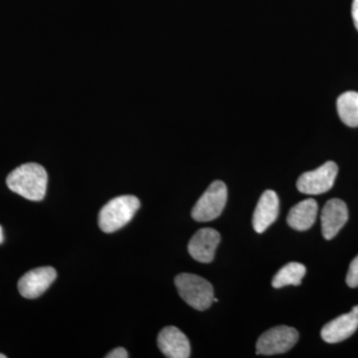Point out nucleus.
I'll return each mask as SVG.
<instances>
[{"mask_svg": "<svg viewBox=\"0 0 358 358\" xmlns=\"http://www.w3.org/2000/svg\"><path fill=\"white\" fill-rule=\"evenodd\" d=\"M57 278L52 267H40L23 275L18 282V291L25 299H36L43 294Z\"/></svg>", "mask_w": 358, "mask_h": 358, "instance_id": "nucleus-7", "label": "nucleus"}, {"mask_svg": "<svg viewBox=\"0 0 358 358\" xmlns=\"http://www.w3.org/2000/svg\"><path fill=\"white\" fill-rule=\"evenodd\" d=\"M107 358H128V352L124 348H117L106 355Z\"/></svg>", "mask_w": 358, "mask_h": 358, "instance_id": "nucleus-17", "label": "nucleus"}, {"mask_svg": "<svg viewBox=\"0 0 358 358\" xmlns=\"http://www.w3.org/2000/svg\"><path fill=\"white\" fill-rule=\"evenodd\" d=\"M157 345L169 358H188L192 352L187 336L176 327H164L159 334Z\"/></svg>", "mask_w": 358, "mask_h": 358, "instance_id": "nucleus-11", "label": "nucleus"}, {"mask_svg": "<svg viewBox=\"0 0 358 358\" xmlns=\"http://www.w3.org/2000/svg\"><path fill=\"white\" fill-rule=\"evenodd\" d=\"M317 206L315 199H306L300 203L294 205L289 212L287 222L289 227L298 231H306L313 227L317 220Z\"/></svg>", "mask_w": 358, "mask_h": 358, "instance_id": "nucleus-13", "label": "nucleus"}, {"mask_svg": "<svg viewBox=\"0 0 358 358\" xmlns=\"http://www.w3.org/2000/svg\"><path fill=\"white\" fill-rule=\"evenodd\" d=\"M322 231L324 239L331 240L338 235L348 220V206L343 200H329L322 211Z\"/></svg>", "mask_w": 358, "mask_h": 358, "instance_id": "nucleus-10", "label": "nucleus"}, {"mask_svg": "<svg viewBox=\"0 0 358 358\" xmlns=\"http://www.w3.org/2000/svg\"><path fill=\"white\" fill-rule=\"evenodd\" d=\"M227 186L223 181L212 182L192 211V218L199 222H208L222 214L227 202Z\"/></svg>", "mask_w": 358, "mask_h": 358, "instance_id": "nucleus-4", "label": "nucleus"}, {"mask_svg": "<svg viewBox=\"0 0 358 358\" xmlns=\"http://www.w3.org/2000/svg\"><path fill=\"white\" fill-rule=\"evenodd\" d=\"M6 185L11 192L31 201H41L46 194L48 174L43 166L30 162L9 173Z\"/></svg>", "mask_w": 358, "mask_h": 358, "instance_id": "nucleus-1", "label": "nucleus"}, {"mask_svg": "<svg viewBox=\"0 0 358 358\" xmlns=\"http://www.w3.org/2000/svg\"><path fill=\"white\" fill-rule=\"evenodd\" d=\"M221 241L218 231L203 228L193 235L188 243V252L194 260L200 263H210L215 256L216 249Z\"/></svg>", "mask_w": 358, "mask_h": 358, "instance_id": "nucleus-8", "label": "nucleus"}, {"mask_svg": "<svg viewBox=\"0 0 358 358\" xmlns=\"http://www.w3.org/2000/svg\"><path fill=\"white\" fill-rule=\"evenodd\" d=\"M4 236H3V231H2L1 226H0V244L3 242Z\"/></svg>", "mask_w": 358, "mask_h": 358, "instance_id": "nucleus-19", "label": "nucleus"}, {"mask_svg": "<svg viewBox=\"0 0 358 358\" xmlns=\"http://www.w3.org/2000/svg\"><path fill=\"white\" fill-rule=\"evenodd\" d=\"M141 207L138 197L122 195L110 200L101 209L99 226L105 233H114L127 225Z\"/></svg>", "mask_w": 358, "mask_h": 358, "instance_id": "nucleus-2", "label": "nucleus"}, {"mask_svg": "<svg viewBox=\"0 0 358 358\" xmlns=\"http://www.w3.org/2000/svg\"><path fill=\"white\" fill-rule=\"evenodd\" d=\"M358 329V306L345 315L331 320L322 327V338L327 343H338L350 338Z\"/></svg>", "mask_w": 358, "mask_h": 358, "instance_id": "nucleus-9", "label": "nucleus"}, {"mask_svg": "<svg viewBox=\"0 0 358 358\" xmlns=\"http://www.w3.org/2000/svg\"><path fill=\"white\" fill-rule=\"evenodd\" d=\"M306 273L307 270L303 264L296 262L287 264L275 274L272 281L273 287L275 289H281L289 285L300 286Z\"/></svg>", "mask_w": 358, "mask_h": 358, "instance_id": "nucleus-15", "label": "nucleus"}, {"mask_svg": "<svg viewBox=\"0 0 358 358\" xmlns=\"http://www.w3.org/2000/svg\"><path fill=\"white\" fill-rule=\"evenodd\" d=\"M174 282L179 296L190 307L197 310H205L211 307L214 289L207 280L200 275L183 273L176 275Z\"/></svg>", "mask_w": 358, "mask_h": 358, "instance_id": "nucleus-3", "label": "nucleus"}, {"mask_svg": "<svg viewBox=\"0 0 358 358\" xmlns=\"http://www.w3.org/2000/svg\"><path fill=\"white\" fill-rule=\"evenodd\" d=\"M280 201L274 190H266L261 195L253 215V227L257 233L265 232L279 215Z\"/></svg>", "mask_w": 358, "mask_h": 358, "instance_id": "nucleus-12", "label": "nucleus"}, {"mask_svg": "<svg viewBox=\"0 0 358 358\" xmlns=\"http://www.w3.org/2000/svg\"><path fill=\"white\" fill-rule=\"evenodd\" d=\"M6 355H2V353H0V358H6Z\"/></svg>", "mask_w": 358, "mask_h": 358, "instance_id": "nucleus-20", "label": "nucleus"}, {"mask_svg": "<svg viewBox=\"0 0 358 358\" xmlns=\"http://www.w3.org/2000/svg\"><path fill=\"white\" fill-rule=\"evenodd\" d=\"M352 15L353 23L358 31V0H353L352 6Z\"/></svg>", "mask_w": 358, "mask_h": 358, "instance_id": "nucleus-18", "label": "nucleus"}, {"mask_svg": "<svg viewBox=\"0 0 358 358\" xmlns=\"http://www.w3.org/2000/svg\"><path fill=\"white\" fill-rule=\"evenodd\" d=\"M336 109L341 122L350 128L358 127V93L348 91L341 94L336 101Z\"/></svg>", "mask_w": 358, "mask_h": 358, "instance_id": "nucleus-14", "label": "nucleus"}, {"mask_svg": "<svg viewBox=\"0 0 358 358\" xmlns=\"http://www.w3.org/2000/svg\"><path fill=\"white\" fill-rule=\"evenodd\" d=\"M299 333L291 327H273L257 341V355H274L289 352L296 345Z\"/></svg>", "mask_w": 358, "mask_h": 358, "instance_id": "nucleus-6", "label": "nucleus"}, {"mask_svg": "<svg viewBox=\"0 0 358 358\" xmlns=\"http://www.w3.org/2000/svg\"><path fill=\"white\" fill-rule=\"evenodd\" d=\"M338 173L336 162H327L319 169L301 174L296 181V187L303 194H322L333 188Z\"/></svg>", "mask_w": 358, "mask_h": 358, "instance_id": "nucleus-5", "label": "nucleus"}, {"mask_svg": "<svg viewBox=\"0 0 358 358\" xmlns=\"http://www.w3.org/2000/svg\"><path fill=\"white\" fill-rule=\"evenodd\" d=\"M346 284L350 288H357L358 287V256L353 259L348 268V275H346Z\"/></svg>", "mask_w": 358, "mask_h": 358, "instance_id": "nucleus-16", "label": "nucleus"}]
</instances>
